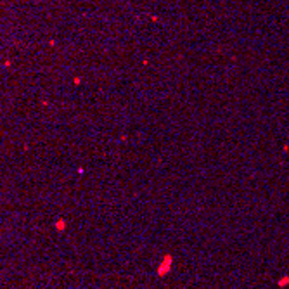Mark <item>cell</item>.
Returning a JSON list of instances; mask_svg holds the SVG:
<instances>
[{"label": "cell", "mask_w": 289, "mask_h": 289, "mask_svg": "<svg viewBox=\"0 0 289 289\" xmlns=\"http://www.w3.org/2000/svg\"><path fill=\"white\" fill-rule=\"evenodd\" d=\"M279 286H281V287H286V286L289 284V277L287 275H286V277H282V279H279V282H277Z\"/></svg>", "instance_id": "3957f363"}, {"label": "cell", "mask_w": 289, "mask_h": 289, "mask_svg": "<svg viewBox=\"0 0 289 289\" xmlns=\"http://www.w3.org/2000/svg\"><path fill=\"white\" fill-rule=\"evenodd\" d=\"M56 229L57 230H64V229H66V220L59 218V220H57V223H56Z\"/></svg>", "instance_id": "7a4b0ae2"}, {"label": "cell", "mask_w": 289, "mask_h": 289, "mask_svg": "<svg viewBox=\"0 0 289 289\" xmlns=\"http://www.w3.org/2000/svg\"><path fill=\"white\" fill-rule=\"evenodd\" d=\"M172 263H173V256L165 255V258L161 260V263H159V267H158V275L159 277H165V275L172 270Z\"/></svg>", "instance_id": "6da1fadb"}]
</instances>
